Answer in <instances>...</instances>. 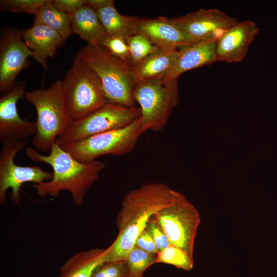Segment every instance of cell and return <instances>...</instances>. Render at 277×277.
<instances>
[{
    "label": "cell",
    "instance_id": "obj_1",
    "mask_svg": "<svg viewBox=\"0 0 277 277\" xmlns=\"http://www.w3.org/2000/svg\"><path fill=\"white\" fill-rule=\"evenodd\" d=\"M176 192L166 184L152 182L127 193L116 218L118 234L107 248L105 263L125 261L149 220L171 202Z\"/></svg>",
    "mask_w": 277,
    "mask_h": 277
},
{
    "label": "cell",
    "instance_id": "obj_17",
    "mask_svg": "<svg viewBox=\"0 0 277 277\" xmlns=\"http://www.w3.org/2000/svg\"><path fill=\"white\" fill-rule=\"evenodd\" d=\"M217 42L214 39L181 47L173 67L163 80L175 81L187 71L216 62Z\"/></svg>",
    "mask_w": 277,
    "mask_h": 277
},
{
    "label": "cell",
    "instance_id": "obj_32",
    "mask_svg": "<svg viewBox=\"0 0 277 277\" xmlns=\"http://www.w3.org/2000/svg\"><path fill=\"white\" fill-rule=\"evenodd\" d=\"M98 266L94 271L92 277H107L102 266Z\"/></svg>",
    "mask_w": 277,
    "mask_h": 277
},
{
    "label": "cell",
    "instance_id": "obj_20",
    "mask_svg": "<svg viewBox=\"0 0 277 277\" xmlns=\"http://www.w3.org/2000/svg\"><path fill=\"white\" fill-rule=\"evenodd\" d=\"M107 248L78 252L66 261L55 277H92L95 270L106 262Z\"/></svg>",
    "mask_w": 277,
    "mask_h": 277
},
{
    "label": "cell",
    "instance_id": "obj_7",
    "mask_svg": "<svg viewBox=\"0 0 277 277\" xmlns=\"http://www.w3.org/2000/svg\"><path fill=\"white\" fill-rule=\"evenodd\" d=\"M140 108L107 103L92 113L70 122L55 142L63 145L125 127L140 118Z\"/></svg>",
    "mask_w": 277,
    "mask_h": 277
},
{
    "label": "cell",
    "instance_id": "obj_2",
    "mask_svg": "<svg viewBox=\"0 0 277 277\" xmlns=\"http://www.w3.org/2000/svg\"><path fill=\"white\" fill-rule=\"evenodd\" d=\"M25 152L33 161L48 164L53 169L51 180L32 185L37 194L43 197L49 195L55 198L62 191H67L77 206L83 202L89 188L106 167L105 164L98 160L89 162L77 161L56 142L52 144L47 155L32 147H27Z\"/></svg>",
    "mask_w": 277,
    "mask_h": 277
},
{
    "label": "cell",
    "instance_id": "obj_29",
    "mask_svg": "<svg viewBox=\"0 0 277 277\" xmlns=\"http://www.w3.org/2000/svg\"><path fill=\"white\" fill-rule=\"evenodd\" d=\"M102 266L107 277H126L129 274L126 261L105 263Z\"/></svg>",
    "mask_w": 277,
    "mask_h": 277
},
{
    "label": "cell",
    "instance_id": "obj_13",
    "mask_svg": "<svg viewBox=\"0 0 277 277\" xmlns=\"http://www.w3.org/2000/svg\"><path fill=\"white\" fill-rule=\"evenodd\" d=\"M26 85L23 81L0 99V142L24 141L36 133L35 123L22 119L19 115L16 104L24 97Z\"/></svg>",
    "mask_w": 277,
    "mask_h": 277
},
{
    "label": "cell",
    "instance_id": "obj_19",
    "mask_svg": "<svg viewBox=\"0 0 277 277\" xmlns=\"http://www.w3.org/2000/svg\"><path fill=\"white\" fill-rule=\"evenodd\" d=\"M179 50H159L132 66L135 83L164 78L173 67Z\"/></svg>",
    "mask_w": 277,
    "mask_h": 277
},
{
    "label": "cell",
    "instance_id": "obj_24",
    "mask_svg": "<svg viewBox=\"0 0 277 277\" xmlns=\"http://www.w3.org/2000/svg\"><path fill=\"white\" fill-rule=\"evenodd\" d=\"M157 254L148 252L136 246L128 253L126 263L129 274L134 275L143 274L145 270L155 263Z\"/></svg>",
    "mask_w": 277,
    "mask_h": 277
},
{
    "label": "cell",
    "instance_id": "obj_31",
    "mask_svg": "<svg viewBox=\"0 0 277 277\" xmlns=\"http://www.w3.org/2000/svg\"><path fill=\"white\" fill-rule=\"evenodd\" d=\"M135 246L150 253L157 254L159 252L152 236L146 229L139 234Z\"/></svg>",
    "mask_w": 277,
    "mask_h": 277
},
{
    "label": "cell",
    "instance_id": "obj_15",
    "mask_svg": "<svg viewBox=\"0 0 277 277\" xmlns=\"http://www.w3.org/2000/svg\"><path fill=\"white\" fill-rule=\"evenodd\" d=\"M137 32L164 50H177L179 47L193 44L189 37L169 18L164 16L140 17Z\"/></svg>",
    "mask_w": 277,
    "mask_h": 277
},
{
    "label": "cell",
    "instance_id": "obj_11",
    "mask_svg": "<svg viewBox=\"0 0 277 277\" xmlns=\"http://www.w3.org/2000/svg\"><path fill=\"white\" fill-rule=\"evenodd\" d=\"M23 31L6 28L0 38V93L1 96L16 85L19 73L30 64L28 60L33 53L22 37Z\"/></svg>",
    "mask_w": 277,
    "mask_h": 277
},
{
    "label": "cell",
    "instance_id": "obj_3",
    "mask_svg": "<svg viewBox=\"0 0 277 277\" xmlns=\"http://www.w3.org/2000/svg\"><path fill=\"white\" fill-rule=\"evenodd\" d=\"M75 56L98 75L108 102L135 106L133 92L136 83L132 66L99 45L87 44Z\"/></svg>",
    "mask_w": 277,
    "mask_h": 277
},
{
    "label": "cell",
    "instance_id": "obj_27",
    "mask_svg": "<svg viewBox=\"0 0 277 277\" xmlns=\"http://www.w3.org/2000/svg\"><path fill=\"white\" fill-rule=\"evenodd\" d=\"M98 45L132 66L129 48L126 42L124 39L106 34L100 40Z\"/></svg>",
    "mask_w": 277,
    "mask_h": 277
},
{
    "label": "cell",
    "instance_id": "obj_33",
    "mask_svg": "<svg viewBox=\"0 0 277 277\" xmlns=\"http://www.w3.org/2000/svg\"><path fill=\"white\" fill-rule=\"evenodd\" d=\"M126 277H144V276H143V274L139 275H134L128 274V275Z\"/></svg>",
    "mask_w": 277,
    "mask_h": 277
},
{
    "label": "cell",
    "instance_id": "obj_21",
    "mask_svg": "<svg viewBox=\"0 0 277 277\" xmlns=\"http://www.w3.org/2000/svg\"><path fill=\"white\" fill-rule=\"evenodd\" d=\"M71 30L91 45H98L106 34L95 10L87 4L70 14Z\"/></svg>",
    "mask_w": 277,
    "mask_h": 277
},
{
    "label": "cell",
    "instance_id": "obj_28",
    "mask_svg": "<svg viewBox=\"0 0 277 277\" xmlns=\"http://www.w3.org/2000/svg\"><path fill=\"white\" fill-rule=\"evenodd\" d=\"M146 229L152 236L159 252L171 245L167 236L152 216L148 221Z\"/></svg>",
    "mask_w": 277,
    "mask_h": 277
},
{
    "label": "cell",
    "instance_id": "obj_23",
    "mask_svg": "<svg viewBox=\"0 0 277 277\" xmlns=\"http://www.w3.org/2000/svg\"><path fill=\"white\" fill-rule=\"evenodd\" d=\"M156 263L169 264L186 271L191 270L194 266L193 258L173 245L158 252Z\"/></svg>",
    "mask_w": 277,
    "mask_h": 277
},
{
    "label": "cell",
    "instance_id": "obj_30",
    "mask_svg": "<svg viewBox=\"0 0 277 277\" xmlns=\"http://www.w3.org/2000/svg\"><path fill=\"white\" fill-rule=\"evenodd\" d=\"M52 2L58 10L70 14L85 5L87 0H52Z\"/></svg>",
    "mask_w": 277,
    "mask_h": 277
},
{
    "label": "cell",
    "instance_id": "obj_25",
    "mask_svg": "<svg viewBox=\"0 0 277 277\" xmlns=\"http://www.w3.org/2000/svg\"><path fill=\"white\" fill-rule=\"evenodd\" d=\"M126 43L129 48L132 66L160 49L147 37L140 34L132 35L128 39Z\"/></svg>",
    "mask_w": 277,
    "mask_h": 277
},
{
    "label": "cell",
    "instance_id": "obj_10",
    "mask_svg": "<svg viewBox=\"0 0 277 277\" xmlns=\"http://www.w3.org/2000/svg\"><path fill=\"white\" fill-rule=\"evenodd\" d=\"M24 141H8L2 144L0 153V203L6 200L8 189H12L11 198L19 204L21 188L24 183L31 182L38 184L51 180L53 173L44 171L39 166H22L14 161L16 154L25 146Z\"/></svg>",
    "mask_w": 277,
    "mask_h": 277
},
{
    "label": "cell",
    "instance_id": "obj_14",
    "mask_svg": "<svg viewBox=\"0 0 277 277\" xmlns=\"http://www.w3.org/2000/svg\"><path fill=\"white\" fill-rule=\"evenodd\" d=\"M259 31L256 24L250 20L231 26L217 39L216 61L230 64L241 62Z\"/></svg>",
    "mask_w": 277,
    "mask_h": 277
},
{
    "label": "cell",
    "instance_id": "obj_26",
    "mask_svg": "<svg viewBox=\"0 0 277 277\" xmlns=\"http://www.w3.org/2000/svg\"><path fill=\"white\" fill-rule=\"evenodd\" d=\"M48 0H1L0 8L4 11L35 15Z\"/></svg>",
    "mask_w": 277,
    "mask_h": 277
},
{
    "label": "cell",
    "instance_id": "obj_6",
    "mask_svg": "<svg viewBox=\"0 0 277 277\" xmlns=\"http://www.w3.org/2000/svg\"><path fill=\"white\" fill-rule=\"evenodd\" d=\"M133 96L140 105L143 133L159 132L166 126L180 102L178 81L166 82L159 78L137 83Z\"/></svg>",
    "mask_w": 277,
    "mask_h": 277
},
{
    "label": "cell",
    "instance_id": "obj_5",
    "mask_svg": "<svg viewBox=\"0 0 277 277\" xmlns=\"http://www.w3.org/2000/svg\"><path fill=\"white\" fill-rule=\"evenodd\" d=\"M62 84L71 121L82 118L108 103L98 75L76 56Z\"/></svg>",
    "mask_w": 277,
    "mask_h": 277
},
{
    "label": "cell",
    "instance_id": "obj_22",
    "mask_svg": "<svg viewBox=\"0 0 277 277\" xmlns=\"http://www.w3.org/2000/svg\"><path fill=\"white\" fill-rule=\"evenodd\" d=\"M34 16L33 25L48 26L57 31L65 39L72 34L70 14L58 10L52 0H48Z\"/></svg>",
    "mask_w": 277,
    "mask_h": 277
},
{
    "label": "cell",
    "instance_id": "obj_16",
    "mask_svg": "<svg viewBox=\"0 0 277 277\" xmlns=\"http://www.w3.org/2000/svg\"><path fill=\"white\" fill-rule=\"evenodd\" d=\"M87 4L95 10L106 34L128 39L137 34L138 17L124 15L114 7L113 0H87Z\"/></svg>",
    "mask_w": 277,
    "mask_h": 277
},
{
    "label": "cell",
    "instance_id": "obj_12",
    "mask_svg": "<svg viewBox=\"0 0 277 277\" xmlns=\"http://www.w3.org/2000/svg\"><path fill=\"white\" fill-rule=\"evenodd\" d=\"M169 18L193 44L218 39L227 29L239 22L215 8L202 9Z\"/></svg>",
    "mask_w": 277,
    "mask_h": 277
},
{
    "label": "cell",
    "instance_id": "obj_8",
    "mask_svg": "<svg viewBox=\"0 0 277 277\" xmlns=\"http://www.w3.org/2000/svg\"><path fill=\"white\" fill-rule=\"evenodd\" d=\"M154 217L171 245L193 258L195 239L201 222L199 212L182 193L177 191L171 202Z\"/></svg>",
    "mask_w": 277,
    "mask_h": 277
},
{
    "label": "cell",
    "instance_id": "obj_9",
    "mask_svg": "<svg viewBox=\"0 0 277 277\" xmlns=\"http://www.w3.org/2000/svg\"><path fill=\"white\" fill-rule=\"evenodd\" d=\"M143 133L139 118L125 127L60 146L77 161L89 162L103 155H123L130 153Z\"/></svg>",
    "mask_w": 277,
    "mask_h": 277
},
{
    "label": "cell",
    "instance_id": "obj_18",
    "mask_svg": "<svg viewBox=\"0 0 277 277\" xmlns=\"http://www.w3.org/2000/svg\"><path fill=\"white\" fill-rule=\"evenodd\" d=\"M22 37L32 57L45 70L48 69L47 60L52 57L57 49L66 40L57 31L45 25H33L23 31Z\"/></svg>",
    "mask_w": 277,
    "mask_h": 277
},
{
    "label": "cell",
    "instance_id": "obj_4",
    "mask_svg": "<svg viewBox=\"0 0 277 277\" xmlns=\"http://www.w3.org/2000/svg\"><path fill=\"white\" fill-rule=\"evenodd\" d=\"M24 98L34 107L37 114L32 144L42 152L49 151L71 121L66 107L62 80L56 81L47 89L26 92Z\"/></svg>",
    "mask_w": 277,
    "mask_h": 277
}]
</instances>
